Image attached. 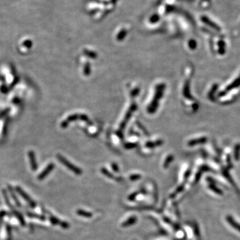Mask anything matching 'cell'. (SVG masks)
Instances as JSON below:
<instances>
[{
  "label": "cell",
  "instance_id": "obj_6",
  "mask_svg": "<svg viewBox=\"0 0 240 240\" xmlns=\"http://www.w3.org/2000/svg\"><path fill=\"white\" fill-rule=\"evenodd\" d=\"M29 161H30L31 169L33 170H36L37 168V164H36V159H35L34 153L33 151H30L29 152Z\"/></svg>",
  "mask_w": 240,
  "mask_h": 240
},
{
  "label": "cell",
  "instance_id": "obj_3",
  "mask_svg": "<svg viewBox=\"0 0 240 240\" xmlns=\"http://www.w3.org/2000/svg\"><path fill=\"white\" fill-rule=\"evenodd\" d=\"M16 190H17V193L20 195L21 197H22L24 200H25V201L28 202V204L31 205V206H32V207L35 206V203L33 201V200H31L30 198H29V197L22 190V189L17 187V188H16Z\"/></svg>",
  "mask_w": 240,
  "mask_h": 240
},
{
  "label": "cell",
  "instance_id": "obj_11",
  "mask_svg": "<svg viewBox=\"0 0 240 240\" xmlns=\"http://www.w3.org/2000/svg\"><path fill=\"white\" fill-rule=\"evenodd\" d=\"M125 35H126V31L125 30H121V31L119 32V33L117 35V39L118 40H121L124 38V37L125 36Z\"/></svg>",
  "mask_w": 240,
  "mask_h": 240
},
{
  "label": "cell",
  "instance_id": "obj_8",
  "mask_svg": "<svg viewBox=\"0 0 240 240\" xmlns=\"http://www.w3.org/2000/svg\"><path fill=\"white\" fill-rule=\"evenodd\" d=\"M208 187H209V188L211 189V190L213 191L216 194H218V195H222L223 194L222 191H221L220 188H217V187L216 186L215 184H209V186H208Z\"/></svg>",
  "mask_w": 240,
  "mask_h": 240
},
{
  "label": "cell",
  "instance_id": "obj_16",
  "mask_svg": "<svg viewBox=\"0 0 240 240\" xmlns=\"http://www.w3.org/2000/svg\"><path fill=\"white\" fill-rule=\"evenodd\" d=\"M140 177H141L140 175H131L130 180L132 181H135V180H139Z\"/></svg>",
  "mask_w": 240,
  "mask_h": 240
},
{
  "label": "cell",
  "instance_id": "obj_15",
  "mask_svg": "<svg viewBox=\"0 0 240 240\" xmlns=\"http://www.w3.org/2000/svg\"><path fill=\"white\" fill-rule=\"evenodd\" d=\"M189 45L191 49H194V48L196 46V41H194V40H193V39L190 40L189 43Z\"/></svg>",
  "mask_w": 240,
  "mask_h": 240
},
{
  "label": "cell",
  "instance_id": "obj_18",
  "mask_svg": "<svg viewBox=\"0 0 240 240\" xmlns=\"http://www.w3.org/2000/svg\"><path fill=\"white\" fill-rule=\"evenodd\" d=\"M183 189V185H180V187H179V188H177V190H176V191H175V193H180V192L181 191H182Z\"/></svg>",
  "mask_w": 240,
  "mask_h": 240
},
{
  "label": "cell",
  "instance_id": "obj_5",
  "mask_svg": "<svg viewBox=\"0 0 240 240\" xmlns=\"http://www.w3.org/2000/svg\"><path fill=\"white\" fill-rule=\"evenodd\" d=\"M226 221H228V223L230 225L232 228H234L235 229H236L237 231H238L240 232V224L237 222V221L234 220L233 217L231 215H228L226 217Z\"/></svg>",
  "mask_w": 240,
  "mask_h": 240
},
{
  "label": "cell",
  "instance_id": "obj_4",
  "mask_svg": "<svg viewBox=\"0 0 240 240\" xmlns=\"http://www.w3.org/2000/svg\"><path fill=\"white\" fill-rule=\"evenodd\" d=\"M54 168V164H50L47 165L46 168L43 171V172L40 173L38 176V180H42L46 177V176L49 174V173L52 172V170Z\"/></svg>",
  "mask_w": 240,
  "mask_h": 240
},
{
  "label": "cell",
  "instance_id": "obj_21",
  "mask_svg": "<svg viewBox=\"0 0 240 240\" xmlns=\"http://www.w3.org/2000/svg\"><path fill=\"white\" fill-rule=\"evenodd\" d=\"M117 1H118V0H111V3H112V4H115Z\"/></svg>",
  "mask_w": 240,
  "mask_h": 240
},
{
  "label": "cell",
  "instance_id": "obj_13",
  "mask_svg": "<svg viewBox=\"0 0 240 240\" xmlns=\"http://www.w3.org/2000/svg\"><path fill=\"white\" fill-rule=\"evenodd\" d=\"M159 20V16L157 14H154L150 17V21L151 23H156Z\"/></svg>",
  "mask_w": 240,
  "mask_h": 240
},
{
  "label": "cell",
  "instance_id": "obj_10",
  "mask_svg": "<svg viewBox=\"0 0 240 240\" xmlns=\"http://www.w3.org/2000/svg\"><path fill=\"white\" fill-rule=\"evenodd\" d=\"M239 156H240V146L237 145L236 146V149H235L234 151V157L237 161V160L239 159Z\"/></svg>",
  "mask_w": 240,
  "mask_h": 240
},
{
  "label": "cell",
  "instance_id": "obj_7",
  "mask_svg": "<svg viewBox=\"0 0 240 240\" xmlns=\"http://www.w3.org/2000/svg\"><path fill=\"white\" fill-rule=\"evenodd\" d=\"M136 221H137V217H136L135 216H133V217H129L127 220L125 221L124 223H123L122 226L125 228V227L132 225L136 222Z\"/></svg>",
  "mask_w": 240,
  "mask_h": 240
},
{
  "label": "cell",
  "instance_id": "obj_12",
  "mask_svg": "<svg viewBox=\"0 0 240 240\" xmlns=\"http://www.w3.org/2000/svg\"><path fill=\"white\" fill-rule=\"evenodd\" d=\"M205 141V140L204 138L203 139H200L199 140H193V141H191L190 142H189V145H196L197 143H201V142H204Z\"/></svg>",
  "mask_w": 240,
  "mask_h": 240
},
{
  "label": "cell",
  "instance_id": "obj_9",
  "mask_svg": "<svg viewBox=\"0 0 240 240\" xmlns=\"http://www.w3.org/2000/svg\"><path fill=\"white\" fill-rule=\"evenodd\" d=\"M77 214L80 216H82V217H92V213L85 212L84 210L82 209H79L77 211Z\"/></svg>",
  "mask_w": 240,
  "mask_h": 240
},
{
  "label": "cell",
  "instance_id": "obj_2",
  "mask_svg": "<svg viewBox=\"0 0 240 240\" xmlns=\"http://www.w3.org/2000/svg\"><path fill=\"white\" fill-rule=\"evenodd\" d=\"M201 20L202 21V22H204L205 24H206V25H209V27H211V28H212L214 29H215V30H217V31H220L221 30V28H220V26H218L217 24L213 22V21H212V20H210L209 18H208L207 17H206V16H205V15L202 16V17H201Z\"/></svg>",
  "mask_w": 240,
  "mask_h": 240
},
{
  "label": "cell",
  "instance_id": "obj_19",
  "mask_svg": "<svg viewBox=\"0 0 240 240\" xmlns=\"http://www.w3.org/2000/svg\"><path fill=\"white\" fill-rule=\"evenodd\" d=\"M167 160V161H165V164H164V166H165V167H167V165H168V164H169V163L172 161V158H171V159H170V157H169V158H168Z\"/></svg>",
  "mask_w": 240,
  "mask_h": 240
},
{
  "label": "cell",
  "instance_id": "obj_22",
  "mask_svg": "<svg viewBox=\"0 0 240 240\" xmlns=\"http://www.w3.org/2000/svg\"><path fill=\"white\" fill-rule=\"evenodd\" d=\"M204 1H205L207 2H210V0H204Z\"/></svg>",
  "mask_w": 240,
  "mask_h": 240
},
{
  "label": "cell",
  "instance_id": "obj_17",
  "mask_svg": "<svg viewBox=\"0 0 240 240\" xmlns=\"http://www.w3.org/2000/svg\"><path fill=\"white\" fill-rule=\"evenodd\" d=\"M138 193H132V195H130V196L129 197V200H133L135 198V197L137 196V195H138Z\"/></svg>",
  "mask_w": 240,
  "mask_h": 240
},
{
  "label": "cell",
  "instance_id": "obj_1",
  "mask_svg": "<svg viewBox=\"0 0 240 240\" xmlns=\"http://www.w3.org/2000/svg\"><path fill=\"white\" fill-rule=\"evenodd\" d=\"M57 158L59 160H60L61 164H63L66 167H68L69 169H70L71 172H73V173H75L76 174H77V175L81 174L82 172L81 169H79L78 167L75 166V165H73L72 164H71L70 162H69L68 160H67L65 158H64L63 157L60 156V155H57Z\"/></svg>",
  "mask_w": 240,
  "mask_h": 240
},
{
  "label": "cell",
  "instance_id": "obj_14",
  "mask_svg": "<svg viewBox=\"0 0 240 240\" xmlns=\"http://www.w3.org/2000/svg\"><path fill=\"white\" fill-rule=\"evenodd\" d=\"M102 172H103L105 175L108 176V177H109V178H113V179L114 178L113 175H111V173H109V172H108V170H106V169H102Z\"/></svg>",
  "mask_w": 240,
  "mask_h": 240
},
{
  "label": "cell",
  "instance_id": "obj_20",
  "mask_svg": "<svg viewBox=\"0 0 240 240\" xmlns=\"http://www.w3.org/2000/svg\"><path fill=\"white\" fill-rule=\"evenodd\" d=\"M113 169H114V171H116V172H118V167H117L116 164L113 165Z\"/></svg>",
  "mask_w": 240,
  "mask_h": 240
}]
</instances>
